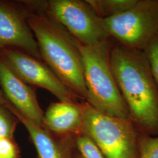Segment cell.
<instances>
[{
	"label": "cell",
	"instance_id": "cell-1",
	"mask_svg": "<svg viewBox=\"0 0 158 158\" xmlns=\"http://www.w3.org/2000/svg\"><path fill=\"white\" fill-rule=\"evenodd\" d=\"M110 63L129 118L140 132L158 136V85L144 52L111 48Z\"/></svg>",
	"mask_w": 158,
	"mask_h": 158
},
{
	"label": "cell",
	"instance_id": "cell-2",
	"mask_svg": "<svg viewBox=\"0 0 158 158\" xmlns=\"http://www.w3.org/2000/svg\"><path fill=\"white\" fill-rule=\"evenodd\" d=\"M38 44L41 58L64 84L80 98L86 100L83 66L72 36L47 17L25 14Z\"/></svg>",
	"mask_w": 158,
	"mask_h": 158
},
{
	"label": "cell",
	"instance_id": "cell-3",
	"mask_svg": "<svg viewBox=\"0 0 158 158\" xmlns=\"http://www.w3.org/2000/svg\"><path fill=\"white\" fill-rule=\"evenodd\" d=\"M75 41L82 59L87 91L86 102L108 115L129 118L128 109L119 90L111 66V47L109 40L91 46Z\"/></svg>",
	"mask_w": 158,
	"mask_h": 158
},
{
	"label": "cell",
	"instance_id": "cell-4",
	"mask_svg": "<svg viewBox=\"0 0 158 158\" xmlns=\"http://www.w3.org/2000/svg\"><path fill=\"white\" fill-rule=\"evenodd\" d=\"M82 130L96 143L105 158H139L140 132L130 118L108 115L81 103Z\"/></svg>",
	"mask_w": 158,
	"mask_h": 158
},
{
	"label": "cell",
	"instance_id": "cell-5",
	"mask_svg": "<svg viewBox=\"0 0 158 158\" xmlns=\"http://www.w3.org/2000/svg\"><path fill=\"white\" fill-rule=\"evenodd\" d=\"M102 23L119 45L143 51L158 34V0H137L127 11L102 18Z\"/></svg>",
	"mask_w": 158,
	"mask_h": 158
},
{
	"label": "cell",
	"instance_id": "cell-6",
	"mask_svg": "<svg viewBox=\"0 0 158 158\" xmlns=\"http://www.w3.org/2000/svg\"><path fill=\"white\" fill-rule=\"evenodd\" d=\"M46 10L76 40L84 45H94L110 37L99 17L87 1L52 0Z\"/></svg>",
	"mask_w": 158,
	"mask_h": 158
},
{
	"label": "cell",
	"instance_id": "cell-7",
	"mask_svg": "<svg viewBox=\"0 0 158 158\" xmlns=\"http://www.w3.org/2000/svg\"><path fill=\"white\" fill-rule=\"evenodd\" d=\"M2 56L6 64L26 83L50 91L60 102H78L79 97L38 59L23 52L8 48L2 49Z\"/></svg>",
	"mask_w": 158,
	"mask_h": 158
},
{
	"label": "cell",
	"instance_id": "cell-8",
	"mask_svg": "<svg viewBox=\"0 0 158 158\" xmlns=\"http://www.w3.org/2000/svg\"><path fill=\"white\" fill-rule=\"evenodd\" d=\"M0 85L6 99L23 116L42 128L44 112L34 90L0 60Z\"/></svg>",
	"mask_w": 158,
	"mask_h": 158
},
{
	"label": "cell",
	"instance_id": "cell-9",
	"mask_svg": "<svg viewBox=\"0 0 158 158\" xmlns=\"http://www.w3.org/2000/svg\"><path fill=\"white\" fill-rule=\"evenodd\" d=\"M12 46L23 49L37 59L40 49L25 14L0 2V49Z\"/></svg>",
	"mask_w": 158,
	"mask_h": 158
},
{
	"label": "cell",
	"instance_id": "cell-10",
	"mask_svg": "<svg viewBox=\"0 0 158 158\" xmlns=\"http://www.w3.org/2000/svg\"><path fill=\"white\" fill-rule=\"evenodd\" d=\"M24 125L36 149L38 158H74V135H60L40 127L23 116L8 102L5 106Z\"/></svg>",
	"mask_w": 158,
	"mask_h": 158
},
{
	"label": "cell",
	"instance_id": "cell-11",
	"mask_svg": "<svg viewBox=\"0 0 158 158\" xmlns=\"http://www.w3.org/2000/svg\"><path fill=\"white\" fill-rule=\"evenodd\" d=\"M46 128L60 135L82 132L81 103L59 102L51 104L44 113Z\"/></svg>",
	"mask_w": 158,
	"mask_h": 158
},
{
	"label": "cell",
	"instance_id": "cell-12",
	"mask_svg": "<svg viewBox=\"0 0 158 158\" xmlns=\"http://www.w3.org/2000/svg\"><path fill=\"white\" fill-rule=\"evenodd\" d=\"M137 0H87L96 14L102 18L112 17L127 11Z\"/></svg>",
	"mask_w": 158,
	"mask_h": 158
},
{
	"label": "cell",
	"instance_id": "cell-13",
	"mask_svg": "<svg viewBox=\"0 0 158 158\" xmlns=\"http://www.w3.org/2000/svg\"><path fill=\"white\" fill-rule=\"evenodd\" d=\"M76 148L81 158H105L96 143L85 132L74 135Z\"/></svg>",
	"mask_w": 158,
	"mask_h": 158
},
{
	"label": "cell",
	"instance_id": "cell-14",
	"mask_svg": "<svg viewBox=\"0 0 158 158\" xmlns=\"http://www.w3.org/2000/svg\"><path fill=\"white\" fill-rule=\"evenodd\" d=\"M19 120L5 106H0V137L14 139Z\"/></svg>",
	"mask_w": 158,
	"mask_h": 158
},
{
	"label": "cell",
	"instance_id": "cell-15",
	"mask_svg": "<svg viewBox=\"0 0 158 158\" xmlns=\"http://www.w3.org/2000/svg\"><path fill=\"white\" fill-rule=\"evenodd\" d=\"M139 158H158V136H153L140 133Z\"/></svg>",
	"mask_w": 158,
	"mask_h": 158
},
{
	"label": "cell",
	"instance_id": "cell-16",
	"mask_svg": "<svg viewBox=\"0 0 158 158\" xmlns=\"http://www.w3.org/2000/svg\"><path fill=\"white\" fill-rule=\"evenodd\" d=\"M149 62L153 76L158 85V34L143 50Z\"/></svg>",
	"mask_w": 158,
	"mask_h": 158
},
{
	"label": "cell",
	"instance_id": "cell-17",
	"mask_svg": "<svg viewBox=\"0 0 158 158\" xmlns=\"http://www.w3.org/2000/svg\"><path fill=\"white\" fill-rule=\"evenodd\" d=\"M0 158H21V151L15 139L0 137Z\"/></svg>",
	"mask_w": 158,
	"mask_h": 158
},
{
	"label": "cell",
	"instance_id": "cell-18",
	"mask_svg": "<svg viewBox=\"0 0 158 158\" xmlns=\"http://www.w3.org/2000/svg\"><path fill=\"white\" fill-rule=\"evenodd\" d=\"M8 102L6 99V97L4 96L3 92L0 89V106H6Z\"/></svg>",
	"mask_w": 158,
	"mask_h": 158
},
{
	"label": "cell",
	"instance_id": "cell-19",
	"mask_svg": "<svg viewBox=\"0 0 158 158\" xmlns=\"http://www.w3.org/2000/svg\"><path fill=\"white\" fill-rule=\"evenodd\" d=\"M74 158H81L80 155H79V153L77 152V151L75 153V155H74Z\"/></svg>",
	"mask_w": 158,
	"mask_h": 158
}]
</instances>
